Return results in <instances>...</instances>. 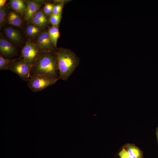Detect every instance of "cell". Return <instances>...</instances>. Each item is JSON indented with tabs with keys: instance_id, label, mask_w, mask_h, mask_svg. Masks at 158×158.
<instances>
[{
	"instance_id": "cell-1",
	"label": "cell",
	"mask_w": 158,
	"mask_h": 158,
	"mask_svg": "<svg viewBox=\"0 0 158 158\" xmlns=\"http://www.w3.org/2000/svg\"><path fill=\"white\" fill-rule=\"evenodd\" d=\"M56 50L40 52L31 67L30 75H43L57 81L59 79Z\"/></svg>"
},
{
	"instance_id": "cell-2",
	"label": "cell",
	"mask_w": 158,
	"mask_h": 158,
	"mask_svg": "<svg viewBox=\"0 0 158 158\" xmlns=\"http://www.w3.org/2000/svg\"><path fill=\"white\" fill-rule=\"evenodd\" d=\"M56 53L59 79L67 81L79 65L80 59L73 51L68 49L57 48Z\"/></svg>"
},
{
	"instance_id": "cell-3",
	"label": "cell",
	"mask_w": 158,
	"mask_h": 158,
	"mask_svg": "<svg viewBox=\"0 0 158 158\" xmlns=\"http://www.w3.org/2000/svg\"><path fill=\"white\" fill-rule=\"evenodd\" d=\"M31 67L20 56L12 60L7 70L16 74L23 81H28Z\"/></svg>"
},
{
	"instance_id": "cell-4",
	"label": "cell",
	"mask_w": 158,
	"mask_h": 158,
	"mask_svg": "<svg viewBox=\"0 0 158 158\" xmlns=\"http://www.w3.org/2000/svg\"><path fill=\"white\" fill-rule=\"evenodd\" d=\"M30 78L27 85L34 92L41 91L54 85L57 81L43 75H31Z\"/></svg>"
},
{
	"instance_id": "cell-5",
	"label": "cell",
	"mask_w": 158,
	"mask_h": 158,
	"mask_svg": "<svg viewBox=\"0 0 158 158\" xmlns=\"http://www.w3.org/2000/svg\"><path fill=\"white\" fill-rule=\"evenodd\" d=\"M38 47L31 41H27L20 51V57L32 66L35 62L39 54Z\"/></svg>"
},
{
	"instance_id": "cell-6",
	"label": "cell",
	"mask_w": 158,
	"mask_h": 158,
	"mask_svg": "<svg viewBox=\"0 0 158 158\" xmlns=\"http://www.w3.org/2000/svg\"><path fill=\"white\" fill-rule=\"evenodd\" d=\"M32 41L38 47L40 52H50L56 49L50 38L48 30H45Z\"/></svg>"
},
{
	"instance_id": "cell-7",
	"label": "cell",
	"mask_w": 158,
	"mask_h": 158,
	"mask_svg": "<svg viewBox=\"0 0 158 158\" xmlns=\"http://www.w3.org/2000/svg\"><path fill=\"white\" fill-rule=\"evenodd\" d=\"M0 54L3 57L11 59L17 56L18 52L16 46L7 38L1 34Z\"/></svg>"
},
{
	"instance_id": "cell-8",
	"label": "cell",
	"mask_w": 158,
	"mask_h": 158,
	"mask_svg": "<svg viewBox=\"0 0 158 158\" xmlns=\"http://www.w3.org/2000/svg\"><path fill=\"white\" fill-rule=\"evenodd\" d=\"M20 28L9 25L3 28V32L7 38L15 46L20 47L23 42V36Z\"/></svg>"
},
{
	"instance_id": "cell-9",
	"label": "cell",
	"mask_w": 158,
	"mask_h": 158,
	"mask_svg": "<svg viewBox=\"0 0 158 158\" xmlns=\"http://www.w3.org/2000/svg\"><path fill=\"white\" fill-rule=\"evenodd\" d=\"M44 28L29 22L28 23L23 27L24 32L28 40H33L34 38L45 30Z\"/></svg>"
},
{
	"instance_id": "cell-10",
	"label": "cell",
	"mask_w": 158,
	"mask_h": 158,
	"mask_svg": "<svg viewBox=\"0 0 158 158\" xmlns=\"http://www.w3.org/2000/svg\"><path fill=\"white\" fill-rule=\"evenodd\" d=\"M6 21L10 25L22 29L24 27L23 20L20 14L14 11H8L6 17Z\"/></svg>"
},
{
	"instance_id": "cell-11",
	"label": "cell",
	"mask_w": 158,
	"mask_h": 158,
	"mask_svg": "<svg viewBox=\"0 0 158 158\" xmlns=\"http://www.w3.org/2000/svg\"><path fill=\"white\" fill-rule=\"evenodd\" d=\"M40 6V4L35 1H28L26 9L24 14L25 20L27 21H29L34 16Z\"/></svg>"
},
{
	"instance_id": "cell-12",
	"label": "cell",
	"mask_w": 158,
	"mask_h": 158,
	"mask_svg": "<svg viewBox=\"0 0 158 158\" xmlns=\"http://www.w3.org/2000/svg\"><path fill=\"white\" fill-rule=\"evenodd\" d=\"M9 6L15 11L23 15L26 10L27 4L21 0H11L9 1Z\"/></svg>"
},
{
	"instance_id": "cell-13",
	"label": "cell",
	"mask_w": 158,
	"mask_h": 158,
	"mask_svg": "<svg viewBox=\"0 0 158 158\" xmlns=\"http://www.w3.org/2000/svg\"><path fill=\"white\" fill-rule=\"evenodd\" d=\"M125 148L132 158H143L142 151L135 145L128 144Z\"/></svg>"
},
{
	"instance_id": "cell-14",
	"label": "cell",
	"mask_w": 158,
	"mask_h": 158,
	"mask_svg": "<svg viewBox=\"0 0 158 158\" xmlns=\"http://www.w3.org/2000/svg\"><path fill=\"white\" fill-rule=\"evenodd\" d=\"M58 27L52 26L49 28L48 32L54 47L57 49V44L60 34Z\"/></svg>"
},
{
	"instance_id": "cell-15",
	"label": "cell",
	"mask_w": 158,
	"mask_h": 158,
	"mask_svg": "<svg viewBox=\"0 0 158 158\" xmlns=\"http://www.w3.org/2000/svg\"><path fill=\"white\" fill-rule=\"evenodd\" d=\"M9 6L6 4L3 8L0 10V27H2L5 25L6 17L8 11Z\"/></svg>"
},
{
	"instance_id": "cell-16",
	"label": "cell",
	"mask_w": 158,
	"mask_h": 158,
	"mask_svg": "<svg viewBox=\"0 0 158 158\" xmlns=\"http://www.w3.org/2000/svg\"><path fill=\"white\" fill-rule=\"evenodd\" d=\"M49 22L52 26L58 27L59 25L62 17V12L58 14H51L49 16Z\"/></svg>"
},
{
	"instance_id": "cell-17",
	"label": "cell",
	"mask_w": 158,
	"mask_h": 158,
	"mask_svg": "<svg viewBox=\"0 0 158 158\" xmlns=\"http://www.w3.org/2000/svg\"><path fill=\"white\" fill-rule=\"evenodd\" d=\"M12 60L4 58L0 55V70H7Z\"/></svg>"
},
{
	"instance_id": "cell-18",
	"label": "cell",
	"mask_w": 158,
	"mask_h": 158,
	"mask_svg": "<svg viewBox=\"0 0 158 158\" xmlns=\"http://www.w3.org/2000/svg\"><path fill=\"white\" fill-rule=\"evenodd\" d=\"M34 17L40 19L48 23L49 22V16L46 15L44 12L43 10L39 9L35 14Z\"/></svg>"
},
{
	"instance_id": "cell-19",
	"label": "cell",
	"mask_w": 158,
	"mask_h": 158,
	"mask_svg": "<svg viewBox=\"0 0 158 158\" xmlns=\"http://www.w3.org/2000/svg\"><path fill=\"white\" fill-rule=\"evenodd\" d=\"M29 23H33L37 25L45 27L49 23L37 18L33 17L29 21Z\"/></svg>"
},
{
	"instance_id": "cell-20",
	"label": "cell",
	"mask_w": 158,
	"mask_h": 158,
	"mask_svg": "<svg viewBox=\"0 0 158 158\" xmlns=\"http://www.w3.org/2000/svg\"><path fill=\"white\" fill-rule=\"evenodd\" d=\"M54 5V4L47 3L46 4L43 8V11L44 13L47 16H49L52 13Z\"/></svg>"
},
{
	"instance_id": "cell-21",
	"label": "cell",
	"mask_w": 158,
	"mask_h": 158,
	"mask_svg": "<svg viewBox=\"0 0 158 158\" xmlns=\"http://www.w3.org/2000/svg\"><path fill=\"white\" fill-rule=\"evenodd\" d=\"M63 6V3H61L54 5L52 14H58L62 12V10Z\"/></svg>"
},
{
	"instance_id": "cell-22",
	"label": "cell",
	"mask_w": 158,
	"mask_h": 158,
	"mask_svg": "<svg viewBox=\"0 0 158 158\" xmlns=\"http://www.w3.org/2000/svg\"><path fill=\"white\" fill-rule=\"evenodd\" d=\"M118 155L121 158H132L125 148L120 151Z\"/></svg>"
},
{
	"instance_id": "cell-23",
	"label": "cell",
	"mask_w": 158,
	"mask_h": 158,
	"mask_svg": "<svg viewBox=\"0 0 158 158\" xmlns=\"http://www.w3.org/2000/svg\"><path fill=\"white\" fill-rule=\"evenodd\" d=\"M6 1H7L6 0H0V10L2 9L5 5Z\"/></svg>"
},
{
	"instance_id": "cell-24",
	"label": "cell",
	"mask_w": 158,
	"mask_h": 158,
	"mask_svg": "<svg viewBox=\"0 0 158 158\" xmlns=\"http://www.w3.org/2000/svg\"><path fill=\"white\" fill-rule=\"evenodd\" d=\"M156 135L158 142V127L156 129Z\"/></svg>"
}]
</instances>
